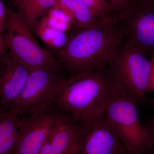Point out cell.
Instances as JSON below:
<instances>
[{
	"label": "cell",
	"mask_w": 154,
	"mask_h": 154,
	"mask_svg": "<svg viewBox=\"0 0 154 154\" xmlns=\"http://www.w3.org/2000/svg\"><path fill=\"white\" fill-rule=\"evenodd\" d=\"M125 37L117 18L112 17L94 27L72 30L65 45L51 51L67 78L105 67Z\"/></svg>",
	"instance_id": "1"
},
{
	"label": "cell",
	"mask_w": 154,
	"mask_h": 154,
	"mask_svg": "<svg viewBox=\"0 0 154 154\" xmlns=\"http://www.w3.org/2000/svg\"><path fill=\"white\" fill-rule=\"evenodd\" d=\"M115 87L106 68L65 78L49 106L82 130L104 114Z\"/></svg>",
	"instance_id": "2"
},
{
	"label": "cell",
	"mask_w": 154,
	"mask_h": 154,
	"mask_svg": "<svg viewBox=\"0 0 154 154\" xmlns=\"http://www.w3.org/2000/svg\"><path fill=\"white\" fill-rule=\"evenodd\" d=\"M107 66L106 70L116 89L135 103L149 92L151 62L125 38Z\"/></svg>",
	"instance_id": "3"
},
{
	"label": "cell",
	"mask_w": 154,
	"mask_h": 154,
	"mask_svg": "<svg viewBox=\"0 0 154 154\" xmlns=\"http://www.w3.org/2000/svg\"><path fill=\"white\" fill-rule=\"evenodd\" d=\"M104 115L128 152L149 153L154 147L148 128L140 120L136 103L116 88Z\"/></svg>",
	"instance_id": "4"
},
{
	"label": "cell",
	"mask_w": 154,
	"mask_h": 154,
	"mask_svg": "<svg viewBox=\"0 0 154 154\" xmlns=\"http://www.w3.org/2000/svg\"><path fill=\"white\" fill-rule=\"evenodd\" d=\"M4 42L6 51L32 70L61 69L52 52L40 46L17 12L8 11Z\"/></svg>",
	"instance_id": "5"
},
{
	"label": "cell",
	"mask_w": 154,
	"mask_h": 154,
	"mask_svg": "<svg viewBox=\"0 0 154 154\" xmlns=\"http://www.w3.org/2000/svg\"><path fill=\"white\" fill-rule=\"evenodd\" d=\"M66 77L61 69L32 70L22 94L12 107H15L21 116H23L49 106L60 83Z\"/></svg>",
	"instance_id": "6"
},
{
	"label": "cell",
	"mask_w": 154,
	"mask_h": 154,
	"mask_svg": "<svg viewBox=\"0 0 154 154\" xmlns=\"http://www.w3.org/2000/svg\"><path fill=\"white\" fill-rule=\"evenodd\" d=\"M64 115L49 106L21 116L14 154H39L50 135Z\"/></svg>",
	"instance_id": "7"
},
{
	"label": "cell",
	"mask_w": 154,
	"mask_h": 154,
	"mask_svg": "<svg viewBox=\"0 0 154 154\" xmlns=\"http://www.w3.org/2000/svg\"><path fill=\"white\" fill-rule=\"evenodd\" d=\"M116 18L127 41L150 57L154 52V6L137 0Z\"/></svg>",
	"instance_id": "8"
},
{
	"label": "cell",
	"mask_w": 154,
	"mask_h": 154,
	"mask_svg": "<svg viewBox=\"0 0 154 154\" xmlns=\"http://www.w3.org/2000/svg\"><path fill=\"white\" fill-rule=\"evenodd\" d=\"M80 154H127L128 152L105 115L96 118L82 129Z\"/></svg>",
	"instance_id": "9"
},
{
	"label": "cell",
	"mask_w": 154,
	"mask_h": 154,
	"mask_svg": "<svg viewBox=\"0 0 154 154\" xmlns=\"http://www.w3.org/2000/svg\"><path fill=\"white\" fill-rule=\"evenodd\" d=\"M0 112L11 108L25 88L32 70L6 51L0 54Z\"/></svg>",
	"instance_id": "10"
},
{
	"label": "cell",
	"mask_w": 154,
	"mask_h": 154,
	"mask_svg": "<svg viewBox=\"0 0 154 154\" xmlns=\"http://www.w3.org/2000/svg\"><path fill=\"white\" fill-rule=\"evenodd\" d=\"M83 137L82 131L79 127L64 116L39 154H68L82 143Z\"/></svg>",
	"instance_id": "11"
},
{
	"label": "cell",
	"mask_w": 154,
	"mask_h": 154,
	"mask_svg": "<svg viewBox=\"0 0 154 154\" xmlns=\"http://www.w3.org/2000/svg\"><path fill=\"white\" fill-rule=\"evenodd\" d=\"M53 8L60 10L69 17L72 25V30L94 27L111 17H103L81 0H56Z\"/></svg>",
	"instance_id": "12"
},
{
	"label": "cell",
	"mask_w": 154,
	"mask_h": 154,
	"mask_svg": "<svg viewBox=\"0 0 154 154\" xmlns=\"http://www.w3.org/2000/svg\"><path fill=\"white\" fill-rule=\"evenodd\" d=\"M56 0H23L17 13L34 34L36 26L44 14L52 8Z\"/></svg>",
	"instance_id": "13"
},
{
	"label": "cell",
	"mask_w": 154,
	"mask_h": 154,
	"mask_svg": "<svg viewBox=\"0 0 154 154\" xmlns=\"http://www.w3.org/2000/svg\"><path fill=\"white\" fill-rule=\"evenodd\" d=\"M34 33L54 50L63 47L67 41L68 36L65 33L50 27L41 19L36 26Z\"/></svg>",
	"instance_id": "14"
},
{
	"label": "cell",
	"mask_w": 154,
	"mask_h": 154,
	"mask_svg": "<svg viewBox=\"0 0 154 154\" xmlns=\"http://www.w3.org/2000/svg\"><path fill=\"white\" fill-rule=\"evenodd\" d=\"M19 133L0 125V154H14Z\"/></svg>",
	"instance_id": "15"
},
{
	"label": "cell",
	"mask_w": 154,
	"mask_h": 154,
	"mask_svg": "<svg viewBox=\"0 0 154 154\" xmlns=\"http://www.w3.org/2000/svg\"><path fill=\"white\" fill-rule=\"evenodd\" d=\"M90 8L105 17L111 16L110 5L106 0H81Z\"/></svg>",
	"instance_id": "16"
},
{
	"label": "cell",
	"mask_w": 154,
	"mask_h": 154,
	"mask_svg": "<svg viewBox=\"0 0 154 154\" xmlns=\"http://www.w3.org/2000/svg\"><path fill=\"white\" fill-rule=\"evenodd\" d=\"M137 0H107L111 9V16L117 17L128 10Z\"/></svg>",
	"instance_id": "17"
},
{
	"label": "cell",
	"mask_w": 154,
	"mask_h": 154,
	"mask_svg": "<svg viewBox=\"0 0 154 154\" xmlns=\"http://www.w3.org/2000/svg\"><path fill=\"white\" fill-rule=\"evenodd\" d=\"M40 19L50 27L64 33L72 28L71 23L59 21L47 15L43 16Z\"/></svg>",
	"instance_id": "18"
},
{
	"label": "cell",
	"mask_w": 154,
	"mask_h": 154,
	"mask_svg": "<svg viewBox=\"0 0 154 154\" xmlns=\"http://www.w3.org/2000/svg\"><path fill=\"white\" fill-rule=\"evenodd\" d=\"M8 11L6 10L4 3L2 0H0V26L5 32L6 22Z\"/></svg>",
	"instance_id": "19"
},
{
	"label": "cell",
	"mask_w": 154,
	"mask_h": 154,
	"mask_svg": "<svg viewBox=\"0 0 154 154\" xmlns=\"http://www.w3.org/2000/svg\"><path fill=\"white\" fill-rule=\"evenodd\" d=\"M151 70L148 86V92L154 91V52L151 55Z\"/></svg>",
	"instance_id": "20"
},
{
	"label": "cell",
	"mask_w": 154,
	"mask_h": 154,
	"mask_svg": "<svg viewBox=\"0 0 154 154\" xmlns=\"http://www.w3.org/2000/svg\"><path fill=\"white\" fill-rule=\"evenodd\" d=\"M5 33L4 30L0 26V54L4 53L6 51L4 45V34Z\"/></svg>",
	"instance_id": "21"
},
{
	"label": "cell",
	"mask_w": 154,
	"mask_h": 154,
	"mask_svg": "<svg viewBox=\"0 0 154 154\" xmlns=\"http://www.w3.org/2000/svg\"><path fill=\"white\" fill-rule=\"evenodd\" d=\"M147 127L148 128L151 135L154 147V119L152 120L151 123H150L149 127Z\"/></svg>",
	"instance_id": "22"
},
{
	"label": "cell",
	"mask_w": 154,
	"mask_h": 154,
	"mask_svg": "<svg viewBox=\"0 0 154 154\" xmlns=\"http://www.w3.org/2000/svg\"><path fill=\"white\" fill-rule=\"evenodd\" d=\"M82 143L78 145L74 148L68 154H80L81 147H82Z\"/></svg>",
	"instance_id": "23"
},
{
	"label": "cell",
	"mask_w": 154,
	"mask_h": 154,
	"mask_svg": "<svg viewBox=\"0 0 154 154\" xmlns=\"http://www.w3.org/2000/svg\"><path fill=\"white\" fill-rule=\"evenodd\" d=\"M140 1L151 5L154 6V0H140Z\"/></svg>",
	"instance_id": "24"
},
{
	"label": "cell",
	"mask_w": 154,
	"mask_h": 154,
	"mask_svg": "<svg viewBox=\"0 0 154 154\" xmlns=\"http://www.w3.org/2000/svg\"><path fill=\"white\" fill-rule=\"evenodd\" d=\"M13 1H14V2L17 4V5L18 6L20 5V4H21V3L22 2L23 0H13Z\"/></svg>",
	"instance_id": "25"
},
{
	"label": "cell",
	"mask_w": 154,
	"mask_h": 154,
	"mask_svg": "<svg viewBox=\"0 0 154 154\" xmlns=\"http://www.w3.org/2000/svg\"><path fill=\"white\" fill-rule=\"evenodd\" d=\"M127 154H135V153H131V152H130L128 153ZM149 154V153H146V154Z\"/></svg>",
	"instance_id": "26"
}]
</instances>
